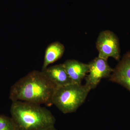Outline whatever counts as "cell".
I'll list each match as a JSON object with an SVG mask.
<instances>
[{
	"label": "cell",
	"instance_id": "1",
	"mask_svg": "<svg viewBox=\"0 0 130 130\" xmlns=\"http://www.w3.org/2000/svg\"><path fill=\"white\" fill-rule=\"evenodd\" d=\"M57 87L42 71L34 70L17 81L11 87L9 99L48 106L53 104L52 98Z\"/></svg>",
	"mask_w": 130,
	"mask_h": 130
},
{
	"label": "cell",
	"instance_id": "2",
	"mask_svg": "<svg viewBox=\"0 0 130 130\" xmlns=\"http://www.w3.org/2000/svg\"><path fill=\"white\" fill-rule=\"evenodd\" d=\"M11 118L17 130H43L54 126L56 119L51 112L40 105L12 101Z\"/></svg>",
	"mask_w": 130,
	"mask_h": 130
},
{
	"label": "cell",
	"instance_id": "3",
	"mask_svg": "<svg viewBox=\"0 0 130 130\" xmlns=\"http://www.w3.org/2000/svg\"><path fill=\"white\" fill-rule=\"evenodd\" d=\"M91 90L86 84L73 83L57 87L52 98L53 104L63 113L73 112L83 103Z\"/></svg>",
	"mask_w": 130,
	"mask_h": 130
},
{
	"label": "cell",
	"instance_id": "4",
	"mask_svg": "<svg viewBox=\"0 0 130 130\" xmlns=\"http://www.w3.org/2000/svg\"><path fill=\"white\" fill-rule=\"evenodd\" d=\"M98 57L107 60L109 57L119 60L120 49L118 39L113 32L109 30L100 32L96 42Z\"/></svg>",
	"mask_w": 130,
	"mask_h": 130
},
{
	"label": "cell",
	"instance_id": "5",
	"mask_svg": "<svg viewBox=\"0 0 130 130\" xmlns=\"http://www.w3.org/2000/svg\"><path fill=\"white\" fill-rule=\"evenodd\" d=\"M88 75L86 77V84L91 89L95 88L102 78L109 77L113 69L107 60L98 57L89 63Z\"/></svg>",
	"mask_w": 130,
	"mask_h": 130
},
{
	"label": "cell",
	"instance_id": "6",
	"mask_svg": "<svg viewBox=\"0 0 130 130\" xmlns=\"http://www.w3.org/2000/svg\"><path fill=\"white\" fill-rule=\"evenodd\" d=\"M109 80L121 85L130 91V52L124 55L113 69Z\"/></svg>",
	"mask_w": 130,
	"mask_h": 130
},
{
	"label": "cell",
	"instance_id": "7",
	"mask_svg": "<svg viewBox=\"0 0 130 130\" xmlns=\"http://www.w3.org/2000/svg\"><path fill=\"white\" fill-rule=\"evenodd\" d=\"M42 71L57 87L73 84L66 71L63 64L48 67Z\"/></svg>",
	"mask_w": 130,
	"mask_h": 130
},
{
	"label": "cell",
	"instance_id": "8",
	"mask_svg": "<svg viewBox=\"0 0 130 130\" xmlns=\"http://www.w3.org/2000/svg\"><path fill=\"white\" fill-rule=\"evenodd\" d=\"M63 66L73 83L81 84V82L88 73V64L81 63L75 60H68Z\"/></svg>",
	"mask_w": 130,
	"mask_h": 130
},
{
	"label": "cell",
	"instance_id": "9",
	"mask_svg": "<svg viewBox=\"0 0 130 130\" xmlns=\"http://www.w3.org/2000/svg\"><path fill=\"white\" fill-rule=\"evenodd\" d=\"M65 50L64 46L60 42H55L50 44L45 50L42 71L59 59L63 56Z\"/></svg>",
	"mask_w": 130,
	"mask_h": 130
},
{
	"label": "cell",
	"instance_id": "10",
	"mask_svg": "<svg viewBox=\"0 0 130 130\" xmlns=\"http://www.w3.org/2000/svg\"><path fill=\"white\" fill-rule=\"evenodd\" d=\"M0 130H17L11 118L0 115Z\"/></svg>",
	"mask_w": 130,
	"mask_h": 130
},
{
	"label": "cell",
	"instance_id": "11",
	"mask_svg": "<svg viewBox=\"0 0 130 130\" xmlns=\"http://www.w3.org/2000/svg\"><path fill=\"white\" fill-rule=\"evenodd\" d=\"M57 130L56 128H55L54 126H51V127H50L47 129H44V130Z\"/></svg>",
	"mask_w": 130,
	"mask_h": 130
}]
</instances>
